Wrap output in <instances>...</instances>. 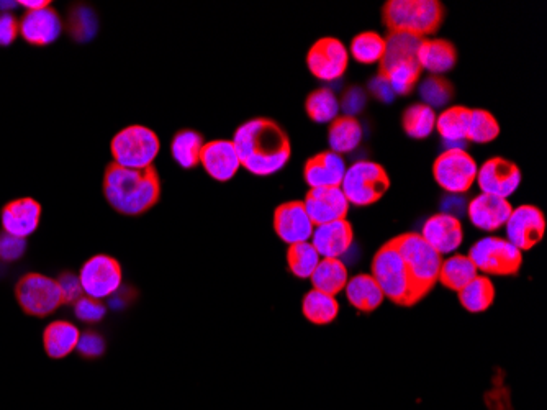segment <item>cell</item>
Instances as JSON below:
<instances>
[{
	"label": "cell",
	"instance_id": "cell-1",
	"mask_svg": "<svg viewBox=\"0 0 547 410\" xmlns=\"http://www.w3.org/2000/svg\"><path fill=\"white\" fill-rule=\"evenodd\" d=\"M236 153L246 171L254 176H271L289 163V135L274 120L253 119L243 123L233 138Z\"/></svg>",
	"mask_w": 547,
	"mask_h": 410
},
{
	"label": "cell",
	"instance_id": "cell-2",
	"mask_svg": "<svg viewBox=\"0 0 547 410\" xmlns=\"http://www.w3.org/2000/svg\"><path fill=\"white\" fill-rule=\"evenodd\" d=\"M104 196L118 214L143 215L153 209L161 197L158 171L153 166L128 169L112 163L105 171Z\"/></svg>",
	"mask_w": 547,
	"mask_h": 410
},
{
	"label": "cell",
	"instance_id": "cell-3",
	"mask_svg": "<svg viewBox=\"0 0 547 410\" xmlns=\"http://www.w3.org/2000/svg\"><path fill=\"white\" fill-rule=\"evenodd\" d=\"M444 15L446 10L438 0H389L382 9L389 33H407L418 38L438 32Z\"/></svg>",
	"mask_w": 547,
	"mask_h": 410
},
{
	"label": "cell",
	"instance_id": "cell-4",
	"mask_svg": "<svg viewBox=\"0 0 547 410\" xmlns=\"http://www.w3.org/2000/svg\"><path fill=\"white\" fill-rule=\"evenodd\" d=\"M390 242L394 243L398 253L402 256L403 263L407 266L416 299L418 302L423 301L438 284L439 269L444 261L443 256L433 250L423 240L420 233H402V235L392 238Z\"/></svg>",
	"mask_w": 547,
	"mask_h": 410
},
{
	"label": "cell",
	"instance_id": "cell-5",
	"mask_svg": "<svg viewBox=\"0 0 547 410\" xmlns=\"http://www.w3.org/2000/svg\"><path fill=\"white\" fill-rule=\"evenodd\" d=\"M371 276L376 279L380 291L390 302L402 307H413L418 304L407 266L403 263L394 243L387 242L380 246L372 260Z\"/></svg>",
	"mask_w": 547,
	"mask_h": 410
},
{
	"label": "cell",
	"instance_id": "cell-6",
	"mask_svg": "<svg viewBox=\"0 0 547 410\" xmlns=\"http://www.w3.org/2000/svg\"><path fill=\"white\" fill-rule=\"evenodd\" d=\"M114 163L122 168L146 169L158 158L161 143L151 128L130 125L118 132L110 145Z\"/></svg>",
	"mask_w": 547,
	"mask_h": 410
},
{
	"label": "cell",
	"instance_id": "cell-7",
	"mask_svg": "<svg viewBox=\"0 0 547 410\" xmlns=\"http://www.w3.org/2000/svg\"><path fill=\"white\" fill-rule=\"evenodd\" d=\"M390 189V178L384 166L374 161H358L346 169L341 191L349 204L367 207L376 204Z\"/></svg>",
	"mask_w": 547,
	"mask_h": 410
},
{
	"label": "cell",
	"instance_id": "cell-8",
	"mask_svg": "<svg viewBox=\"0 0 547 410\" xmlns=\"http://www.w3.org/2000/svg\"><path fill=\"white\" fill-rule=\"evenodd\" d=\"M467 256L484 276H516L523 265V253L505 238H482Z\"/></svg>",
	"mask_w": 547,
	"mask_h": 410
},
{
	"label": "cell",
	"instance_id": "cell-9",
	"mask_svg": "<svg viewBox=\"0 0 547 410\" xmlns=\"http://www.w3.org/2000/svg\"><path fill=\"white\" fill-rule=\"evenodd\" d=\"M15 297L25 314L30 317H48L63 306L58 281L45 274L28 273L15 286Z\"/></svg>",
	"mask_w": 547,
	"mask_h": 410
},
{
	"label": "cell",
	"instance_id": "cell-10",
	"mask_svg": "<svg viewBox=\"0 0 547 410\" xmlns=\"http://www.w3.org/2000/svg\"><path fill=\"white\" fill-rule=\"evenodd\" d=\"M479 166L466 150L448 148L436 158L433 176L444 191L451 194H464L471 189L477 179Z\"/></svg>",
	"mask_w": 547,
	"mask_h": 410
},
{
	"label": "cell",
	"instance_id": "cell-11",
	"mask_svg": "<svg viewBox=\"0 0 547 410\" xmlns=\"http://www.w3.org/2000/svg\"><path fill=\"white\" fill-rule=\"evenodd\" d=\"M122 266L109 255H95L84 263L79 273L84 296L102 301L122 286Z\"/></svg>",
	"mask_w": 547,
	"mask_h": 410
},
{
	"label": "cell",
	"instance_id": "cell-12",
	"mask_svg": "<svg viewBox=\"0 0 547 410\" xmlns=\"http://www.w3.org/2000/svg\"><path fill=\"white\" fill-rule=\"evenodd\" d=\"M505 227H507L508 242L523 253V251L533 250L534 246L543 242L544 233H546V217L543 210L538 209L536 205H520L513 209Z\"/></svg>",
	"mask_w": 547,
	"mask_h": 410
},
{
	"label": "cell",
	"instance_id": "cell-13",
	"mask_svg": "<svg viewBox=\"0 0 547 410\" xmlns=\"http://www.w3.org/2000/svg\"><path fill=\"white\" fill-rule=\"evenodd\" d=\"M346 46L336 38H321L310 48L307 64L310 73L320 81L333 82L343 78L348 69Z\"/></svg>",
	"mask_w": 547,
	"mask_h": 410
},
{
	"label": "cell",
	"instance_id": "cell-14",
	"mask_svg": "<svg viewBox=\"0 0 547 410\" xmlns=\"http://www.w3.org/2000/svg\"><path fill=\"white\" fill-rule=\"evenodd\" d=\"M482 194L508 199L515 194L521 183V171L513 161L505 158H490L477 171V179Z\"/></svg>",
	"mask_w": 547,
	"mask_h": 410
},
{
	"label": "cell",
	"instance_id": "cell-15",
	"mask_svg": "<svg viewBox=\"0 0 547 410\" xmlns=\"http://www.w3.org/2000/svg\"><path fill=\"white\" fill-rule=\"evenodd\" d=\"M303 207L315 227L346 219L349 202L341 187H318L308 191Z\"/></svg>",
	"mask_w": 547,
	"mask_h": 410
},
{
	"label": "cell",
	"instance_id": "cell-16",
	"mask_svg": "<svg viewBox=\"0 0 547 410\" xmlns=\"http://www.w3.org/2000/svg\"><path fill=\"white\" fill-rule=\"evenodd\" d=\"M274 230L277 237L290 246L308 242L312 238L315 225L308 217L303 202L290 201L279 205L274 212Z\"/></svg>",
	"mask_w": 547,
	"mask_h": 410
},
{
	"label": "cell",
	"instance_id": "cell-17",
	"mask_svg": "<svg viewBox=\"0 0 547 410\" xmlns=\"http://www.w3.org/2000/svg\"><path fill=\"white\" fill-rule=\"evenodd\" d=\"M421 237L439 255H451L462 245L464 230L461 220L456 215L441 214L431 215L421 228Z\"/></svg>",
	"mask_w": 547,
	"mask_h": 410
},
{
	"label": "cell",
	"instance_id": "cell-18",
	"mask_svg": "<svg viewBox=\"0 0 547 410\" xmlns=\"http://www.w3.org/2000/svg\"><path fill=\"white\" fill-rule=\"evenodd\" d=\"M0 222H2L4 233L27 240L40 227V202L35 201L32 197L15 199V201L5 205L2 212H0Z\"/></svg>",
	"mask_w": 547,
	"mask_h": 410
},
{
	"label": "cell",
	"instance_id": "cell-19",
	"mask_svg": "<svg viewBox=\"0 0 547 410\" xmlns=\"http://www.w3.org/2000/svg\"><path fill=\"white\" fill-rule=\"evenodd\" d=\"M200 164L204 166L210 178L220 183H227L235 178L241 168L240 158L235 145L228 140H213L205 143L200 153Z\"/></svg>",
	"mask_w": 547,
	"mask_h": 410
},
{
	"label": "cell",
	"instance_id": "cell-20",
	"mask_svg": "<svg viewBox=\"0 0 547 410\" xmlns=\"http://www.w3.org/2000/svg\"><path fill=\"white\" fill-rule=\"evenodd\" d=\"M511 212L513 207L508 199L490 196V194H479L467 205V215L472 225L484 232H495L505 227Z\"/></svg>",
	"mask_w": 547,
	"mask_h": 410
},
{
	"label": "cell",
	"instance_id": "cell-21",
	"mask_svg": "<svg viewBox=\"0 0 547 410\" xmlns=\"http://www.w3.org/2000/svg\"><path fill=\"white\" fill-rule=\"evenodd\" d=\"M63 32V22L56 10L51 7L30 10L20 22V35L33 46H46L55 43Z\"/></svg>",
	"mask_w": 547,
	"mask_h": 410
},
{
	"label": "cell",
	"instance_id": "cell-22",
	"mask_svg": "<svg viewBox=\"0 0 547 410\" xmlns=\"http://www.w3.org/2000/svg\"><path fill=\"white\" fill-rule=\"evenodd\" d=\"M312 245L320 258H338L348 253L354 242V228L348 220H336L331 224L318 225L313 230Z\"/></svg>",
	"mask_w": 547,
	"mask_h": 410
},
{
	"label": "cell",
	"instance_id": "cell-23",
	"mask_svg": "<svg viewBox=\"0 0 547 410\" xmlns=\"http://www.w3.org/2000/svg\"><path fill=\"white\" fill-rule=\"evenodd\" d=\"M346 169L348 168H346L343 156L333 153L331 150L321 151L307 161L305 169H303V176L312 189L341 187Z\"/></svg>",
	"mask_w": 547,
	"mask_h": 410
},
{
	"label": "cell",
	"instance_id": "cell-24",
	"mask_svg": "<svg viewBox=\"0 0 547 410\" xmlns=\"http://www.w3.org/2000/svg\"><path fill=\"white\" fill-rule=\"evenodd\" d=\"M416 58L421 69L430 71L431 74H443L456 66L457 50L451 41L423 38Z\"/></svg>",
	"mask_w": 547,
	"mask_h": 410
},
{
	"label": "cell",
	"instance_id": "cell-25",
	"mask_svg": "<svg viewBox=\"0 0 547 410\" xmlns=\"http://www.w3.org/2000/svg\"><path fill=\"white\" fill-rule=\"evenodd\" d=\"M79 337H81L79 328L71 322L66 320L51 322L43 332V347H45L46 355L50 356L51 360H63L76 350Z\"/></svg>",
	"mask_w": 547,
	"mask_h": 410
},
{
	"label": "cell",
	"instance_id": "cell-26",
	"mask_svg": "<svg viewBox=\"0 0 547 410\" xmlns=\"http://www.w3.org/2000/svg\"><path fill=\"white\" fill-rule=\"evenodd\" d=\"M344 291H346L349 304L364 314L379 309L385 299L379 284L371 274H358L353 279H349Z\"/></svg>",
	"mask_w": 547,
	"mask_h": 410
},
{
	"label": "cell",
	"instance_id": "cell-27",
	"mask_svg": "<svg viewBox=\"0 0 547 410\" xmlns=\"http://www.w3.org/2000/svg\"><path fill=\"white\" fill-rule=\"evenodd\" d=\"M423 38L407 33H389L385 38L384 58L380 60V73L395 68L398 64L418 63V48Z\"/></svg>",
	"mask_w": 547,
	"mask_h": 410
},
{
	"label": "cell",
	"instance_id": "cell-28",
	"mask_svg": "<svg viewBox=\"0 0 547 410\" xmlns=\"http://www.w3.org/2000/svg\"><path fill=\"white\" fill-rule=\"evenodd\" d=\"M310 281L315 291L335 297L348 284V268L338 258H321Z\"/></svg>",
	"mask_w": 547,
	"mask_h": 410
},
{
	"label": "cell",
	"instance_id": "cell-29",
	"mask_svg": "<svg viewBox=\"0 0 547 410\" xmlns=\"http://www.w3.org/2000/svg\"><path fill=\"white\" fill-rule=\"evenodd\" d=\"M362 140V127L359 120L351 115L336 117L328 130V143L333 153H349L358 148Z\"/></svg>",
	"mask_w": 547,
	"mask_h": 410
},
{
	"label": "cell",
	"instance_id": "cell-30",
	"mask_svg": "<svg viewBox=\"0 0 547 410\" xmlns=\"http://www.w3.org/2000/svg\"><path fill=\"white\" fill-rule=\"evenodd\" d=\"M457 296L467 312L480 314L492 307L493 301H495V286L489 276L477 274L471 283L457 292Z\"/></svg>",
	"mask_w": 547,
	"mask_h": 410
},
{
	"label": "cell",
	"instance_id": "cell-31",
	"mask_svg": "<svg viewBox=\"0 0 547 410\" xmlns=\"http://www.w3.org/2000/svg\"><path fill=\"white\" fill-rule=\"evenodd\" d=\"M479 274L471 258L466 255H454L443 261L439 269L438 283L448 287L451 291L459 292L462 287L471 283L472 279Z\"/></svg>",
	"mask_w": 547,
	"mask_h": 410
},
{
	"label": "cell",
	"instance_id": "cell-32",
	"mask_svg": "<svg viewBox=\"0 0 547 410\" xmlns=\"http://www.w3.org/2000/svg\"><path fill=\"white\" fill-rule=\"evenodd\" d=\"M302 312L310 324L328 325L340 314V304L336 297L312 289L303 297Z\"/></svg>",
	"mask_w": 547,
	"mask_h": 410
},
{
	"label": "cell",
	"instance_id": "cell-33",
	"mask_svg": "<svg viewBox=\"0 0 547 410\" xmlns=\"http://www.w3.org/2000/svg\"><path fill=\"white\" fill-rule=\"evenodd\" d=\"M472 109L456 105L444 110L443 114L436 117V128L439 135L448 142H464L467 140V130L471 123Z\"/></svg>",
	"mask_w": 547,
	"mask_h": 410
},
{
	"label": "cell",
	"instance_id": "cell-34",
	"mask_svg": "<svg viewBox=\"0 0 547 410\" xmlns=\"http://www.w3.org/2000/svg\"><path fill=\"white\" fill-rule=\"evenodd\" d=\"M204 145V137L199 132L181 130L172 140V156L181 168H195L197 164H200V153H202Z\"/></svg>",
	"mask_w": 547,
	"mask_h": 410
},
{
	"label": "cell",
	"instance_id": "cell-35",
	"mask_svg": "<svg viewBox=\"0 0 547 410\" xmlns=\"http://www.w3.org/2000/svg\"><path fill=\"white\" fill-rule=\"evenodd\" d=\"M402 127L408 137L425 140L436 128V112L425 104H413L403 110Z\"/></svg>",
	"mask_w": 547,
	"mask_h": 410
},
{
	"label": "cell",
	"instance_id": "cell-36",
	"mask_svg": "<svg viewBox=\"0 0 547 410\" xmlns=\"http://www.w3.org/2000/svg\"><path fill=\"white\" fill-rule=\"evenodd\" d=\"M305 109L315 123H330L340 114V102L328 87H321L307 97Z\"/></svg>",
	"mask_w": 547,
	"mask_h": 410
},
{
	"label": "cell",
	"instance_id": "cell-37",
	"mask_svg": "<svg viewBox=\"0 0 547 410\" xmlns=\"http://www.w3.org/2000/svg\"><path fill=\"white\" fill-rule=\"evenodd\" d=\"M320 260V255L310 242L295 243L287 250V265L295 278H312L313 271L317 269Z\"/></svg>",
	"mask_w": 547,
	"mask_h": 410
},
{
	"label": "cell",
	"instance_id": "cell-38",
	"mask_svg": "<svg viewBox=\"0 0 547 410\" xmlns=\"http://www.w3.org/2000/svg\"><path fill=\"white\" fill-rule=\"evenodd\" d=\"M385 38L376 32H362L351 41V55L362 64L380 63L384 58Z\"/></svg>",
	"mask_w": 547,
	"mask_h": 410
},
{
	"label": "cell",
	"instance_id": "cell-39",
	"mask_svg": "<svg viewBox=\"0 0 547 410\" xmlns=\"http://www.w3.org/2000/svg\"><path fill=\"white\" fill-rule=\"evenodd\" d=\"M97 15L87 5H76L68 17V32L79 43H87L97 33Z\"/></svg>",
	"mask_w": 547,
	"mask_h": 410
},
{
	"label": "cell",
	"instance_id": "cell-40",
	"mask_svg": "<svg viewBox=\"0 0 547 410\" xmlns=\"http://www.w3.org/2000/svg\"><path fill=\"white\" fill-rule=\"evenodd\" d=\"M421 71L423 69L420 68V64L408 63L398 64L395 68L379 74L387 79L395 96H408V94H412L416 84L420 81Z\"/></svg>",
	"mask_w": 547,
	"mask_h": 410
},
{
	"label": "cell",
	"instance_id": "cell-41",
	"mask_svg": "<svg viewBox=\"0 0 547 410\" xmlns=\"http://www.w3.org/2000/svg\"><path fill=\"white\" fill-rule=\"evenodd\" d=\"M500 135V123L489 110L472 109L467 140L474 143H490Z\"/></svg>",
	"mask_w": 547,
	"mask_h": 410
},
{
	"label": "cell",
	"instance_id": "cell-42",
	"mask_svg": "<svg viewBox=\"0 0 547 410\" xmlns=\"http://www.w3.org/2000/svg\"><path fill=\"white\" fill-rule=\"evenodd\" d=\"M420 96L423 97L425 105L431 109H438L449 104L454 96V87L451 82L441 76H430L426 78L420 87Z\"/></svg>",
	"mask_w": 547,
	"mask_h": 410
},
{
	"label": "cell",
	"instance_id": "cell-43",
	"mask_svg": "<svg viewBox=\"0 0 547 410\" xmlns=\"http://www.w3.org/2000/svg\"><path fill=\"white\" fill-rule=\"evenodd\" d=\"M74 314H76L77 319L86 322V324H97V322L104 319L105 314H107V309H105L104 304L97 301V299H92V297L89 296H82L81 299L74 304Z\"/></svg>",
	"mask_w": 547,
	"mask_h": 410
},
{
	"label": "cell",
	"instance_id": "cell-44",
	"mask_svg": "<svg viewBox=\"0 0 547 410\" xmlns=\"http://www.w3.org/2000/svg\"><path fill=\"white\" fill-rule=\"evenodd\" d=\"M76 350L79 351L82 358L95 360V358L104 355L105 340L97 332L81 333Z\"/></svg>",
	"mask_w": 547,
	"mask_h": 410
},
{
	"label": "cell",
	"instance_id": "cell-45",
	"mask_svg": "<svg viewBox=\"0 0 547 410\" xmlns=\"http://www.w3.org/2000/svg\"><path fill=\"white\" fill-rule=\"evenodd\" d=\"M56 281H58L59 291L63 296V304L74 306L84 296L81 281H79V276H76V274L68 271V273L61 274Z\"/></svg>",
	"mask_w": 547,
	"mask_h": 410
},
{
	"label": "cell",
	"instance_id": "cell-46",
	"mask_svg": "<svg viewBox=\"0 0 547 410\" xmlns=\"http://www.w3.org/2000/svg\"><path fill=\"white\" fill-rule=\"evenodd\" d=\"M27 251V240L12 237L9 233L0 235V260L17 261Z\"/></svg>",
	"mask_w": 547,
	"mask_h": 410
},
{
	"label": "cell",
	"instance_id": "cell-47",
	"mask_svg": "<svg viewBox=\"0 0 547 410\" xmlns=\"http://www.w3.org/2000/svg\"><path fill=\"white\" fill-rule=\"evenodd\" d=\"M20 33L19 20L14 15L0 14V46H9L14 43L15 38Z\"/></svg>",
	"mask_w": 547,
	"mask_h": 410
},
{
	"label": "cell",
	"instance_id": "cell-48",
	"mask_svg": "<svg viewBox=\"0 0 547 410\" xmlns=\"http://www.w3.org/2000/svg\"><path fill=\"white\" fill-rule=\"evenodd\" d=\"M364 104H366V96H364V92L361 89H351V91L344 94L343 107L351 117L356 112H361Z\"/></svg>",
	"mask_w": 547,
	"mask_h": 410
},
{
	"label": "cell",
	"instance_id": "cell-49",
	"mask_svg": "<svg viewBox=\"0 0 547 410\" xmlns=\"http://www.w3.org/2000/svg\"><path fill=\"white\" fill-rule=\"evenodd\" d=\"M371 92L379 101L392 102L395 99L394 91L390 89L389 82L380 74L377 78L372 79Z\"/></svg>",
	"mask_w": 547,
	"mask_h": 410
},
{
	"label": "cell",
	"instance_id": "cell-50",
	"mask_svg": "<svg viewBox=\"0 0 547 410\" xmlns=\"http://www.w3.org/2000/svg\"><path fill=\"white\" fill-rule=\"evenodd\" d=\"M19 5H23L30 12V10L46 9V7H50V2L48 0H22Z\"/></svg>",
	"mask_w": 547,
	"mask_h": 410
}]
</instances>
